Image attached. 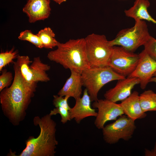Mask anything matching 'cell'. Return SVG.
I'll use <instances>...</instances> for the list:
<instances>
[{
  "label": "cell",
  "instance_id": "20",
  "mask_svg": "<svg viewBox=\"0 0 156 156\" xmlns=\"http://www.w3.org/2000/svg\"><path fill=\"white\" fill-rule=\"evenodd\" d=\"M18 53L17 51H14V48L9 51L0 53V71H1L6 66L14 62L13 60L17 58L18 55Z\"/></svg>",
  "mask_w": 156,
  "mask_h": 156
},
{
  "label": "cell",
  "instance_id": "22",
  "mask_svg": "<svg viewBox=\"0 0 156 156\" xmlns=\"http://www.w3.org/2000/svg\"><path fill=\"white\" fill-rule=\"evenodd\" d=\"M0 76V92L10 86L13 80L12 73L6 69L2 70Z\"/></svg>",
  "mask_w": 156,
  "mask_h": 156
},
{
  "label": "cell",
  "instance_id": "13",
  "mask_svg": "<svg viewBox=\"0 0 156 156\" xmlns=\"http://www.w3.org/2000/svg\"><path fill=\"white\" fill-rule=\"evenodd\" d=\"M75 101L74 106L69 111L71 120L74 119L77 124H79L87 117L97 116V112L91 107L92 101L86 88L84 90L83 96Z\"/></svg>",
  "mask_w": 156,
  "mask_h": 156
},
{
  "label": "cell",
  "instance_id": "14",
  "mask_svg": "<svg viewBox=\"0 0 156 156\" xmlns=\"http://www.w3.org/2000/svg\"><path fill=\"white\" fill-rule=\"evenodd\" d=\"M50 0H28L23 9L30 23H34L48 18L51 8Z\"/></svg>",
  "mask_w": 156,
  "mask_h": 156
},
{
  "label": "cell",
  "instance_id": "6",
  "mask_svg": "<svg viewBox=\"0 0 156 156\" xmlns=\"http://www.w3.org/2000/svg\"><path fill=\"white\" fill-rule=\"evenodd\" d=\"M86 51L90 67L107 66L112 47L104 35L94 33L84 38Z\"/></svg>",
  "mask_w": 156,
  "mask_h": 156
},
{
  "label": "cell",
  "instance_id": "4",
  "mask_svg": "<svg viewBox=\"0 0 156 156\" xmlns=\"http://www.w3.org/2000/svg\"><path fill=\"white\" fill-rule=\"evenodd\" d=\"M83 86L85 87L92 101L97 100L101 89L109 82L125 78L108 66L90 67L81 73Z\"/></svg>",
  "mask_w": 156,
  "mask_h": 156
},
{
  "label": "cell",
  "instance_id": "2",
  "mask_svg": "<svg viewBox=\"0 0 156 156\" xmlns=\"http://www.w3.org/2000/svg\"><path fill=\"white\" fill-rule=\"evenodd\" d=\"M36 125H38L40 131L35 138L30 137L26 141V147L19 156H54L58 143L56 139V123L49 114L40 118L34 119Z\"/></svg>",
  "mask_w": 156,
  "mask_h": 156
},
{
  "label": "cell",
  "instance_id": "5",
  "mask_svg": "<svg viewBox=\"0 0 156 156\" xmlns=\"http://www.w3.org/2000/svg\"><path fill=\"white\" fill-rule=\"evenodd\" d=\"M151 36L146 23L140 20L135 21L133 27L121 30L114 39L108 41V44L111 47L120 46L134 52L144 45Z\"/></svg>",
  "mask_w": 156,
  "mask_h": 156
},
{
  "label": "cell",
  "instance_id": "23",
  "mask_svg": "<svg viewBox=\"0 0 156 156\" xmlns=\"http://www.w3.org/2000/svg\"><path fill=\"white\" fill-rule=\"evenodd\" d=\"M144 46L147 53L156 61V39L151 36Z\"/></svg>",
  "mask_w": 156,
  "mask_h": 156
},
{
  "label": "cell",
  "instance_id": "29",
  "mask_svg": "<svg viewBox=\"0 0 156 156\" xmlns=\"http://www.w3.org/2000/svg\"><path fill=\"white\" fill-rule=\"evenodd\" d=\"M153 77H156V71L155 73L153 75Z\"/></svg>",
  "mask_w": 156,
  "mask_h": 156
},
{
  "label": "cell",
  "instance_id": "8",
  "mask_svg": "<svg viewBox=\"0 0 156 156\" xmlns=\"http://www.w3.org/2000/svg\"><path fill=\"white\" fill-rule=\"evenodd\" d=\"M136 129L135 121L123 115L113 123L104 126L102 129L103 139L110 144H116L121 139L128 141Z\"/></svg>",
  "mask_w": 156,
  "mask_h": 156
},
{
  "label": "cell",
  "instance_id": "3",
  "mask_svg": "<svg viewBox=\"0 0 156 156\" xmlns=\"http://www.w3.org/2000/svg\"><path fill=\"white\" fill-rule=\"evenodd\" d=\"M55 50L50 51L47 57L64 68L81 73L90 67L84 38L70 39L64 43L59 42Z\"/></svg>",
  "mask_w": 156,
  "mask_h": 156
},
{
  "label": "cell",
  "instance_id": "17",
  "mask_svg": "<svg viewBox=\"0 0 156 156\" xmlns=\"http://www.w3.org/2000/svg\"><path fill=\"white\" fill-rule=\"evenodd\" d=\"M150 4L148 0H135L132 7L125 10V13L126 16L133 18L135 22L145 20L156 24V20L148 11Z\"/></svg>",
  "mask_w": 156,
  "mask_h": 156
},
{
  "label": "cell",
  "instance_id": "16",
  "mask_svg": "<svg viewBox=\"0 0 156 156\" xmlns=\"http://www.w3.org/2000/svg\"><path fill=\"white\" fill-rule=\"evenodd\" d=\"M70 72V77L57 95L62 96H68L76 100L81 97L82 94L83 83L81 74L73 70H71Z\"/></svg>",
  "mask_w": 156,
  "mask_h": 156
},
{
  "label": "cell",
  "instance_id": "21",
  "mask_svg": "<svg viewBox=\"0 0 156 156\" xmlns=\"http://www.w3.org/2000/svg\"><path fill=\"white\" fill-rule=\"evenodd\" d=\"M19 39L29 41L35 45L37 47L41 49L43 48L38 36L34 34L31 31L26 30L22 31L18 37Z\"/></svg>",
  "mask_w": 156,
  "mask_h": 156
},
{
  "label": "cell",
  "instance_id": "9",
  "mask_svg": "<svg viewBox=\"0 0 156 156\" xmlns=\"http://www.w3.org/2000/svg\"><path fill=\"white\" fill-rule=\"evenodd\" d=\"M16 62L24 78L30 83L39 81L47 82L50 78L47 71L50 66L42 62L39 57H35L31 61L27 56L18 55Z\"/></svg>",
  "mask_w": 156,
  "mask_h": 156
},
{
  "label": "cell",
  "instance_id": "27",
  "mask_svg": "<svg viewBox=\"0 0 156 156\" xmlns=\"http://www.w3.org/2000/svg\"><path fill=\"white\" fill-rule=\"evenodd\" d=\"M58 3L59 4H60L62 3L65 2L66 0H53Z\"/></svg>",
  "mask_w": 156,
  "mask_h": 156
},
{
  "label": "cell",
  "instance_id": "10",
  "mask_svg": "<svg viewBox=\"0 0 156 156\" xmlns=\"http://www.w3.org/2000/svg\"><path fill=\"white\" fill-rule=\"evenodd\" d=\"M92 106L98 109L94 124L99 129H102L107 122L116 120L118 117L124 114L120 104L105 99H98L94 101Z\"/></svg>",
  "mask_w": 156,
  "mask_h": 156
},
{
  "label": "cell",
  "instance_id": "28",
  "mask_svg": "<svg viewBox=\"0 0 156 156\" xmlns=\"http://www.w3.org/2000/svg\"><path fill=\"white\" fill-rule=\"evenodd\" d=\"M149 82H154L156 83V77H152L150 79Z\"/></svg>",
  "mask_w": 156,
  "mask_h": 156
},
{
  "label": "cell",
  "instance_id": "25",
  "mask_svg": "<svg viewBox=\"0 0 156 156\" xmlns=\"http://www.w3.org/2000/svg\"><path fill=\"white\" fill-rule=\"evenodd\" d=\"M53 103L55 107H62L69 111L70 109L71 108L68 103L70 96H66L63 97L57 95H53Z\"/></svg>",
  "mask_w": 156,
  "mask_h": 156
},
{
  "label": "cell",
  "instance_id": "1",
  "mask_svg": "<svg viewBox=\"0 0 156 156\" xmlns=\"http://www.w3.org/2000/svg\"><path fill=\"white\" fill-rule=\"evenodd\" d=\"M13 64V82L9 87L0 92V101L4 113L13 123L17 125L22 120L34 96L37 83L27 81L16 62H14Z\"/></svg>",
  "mask_w": 156,
  "mask_h": 156
},
{
  "label": "cell",
  "instance_id": "18",
  "mask_svg": "<svg viewBox=\"0 0 156 156\" xmlns=\"http://www.w3.org/2000/svg\"><path fill=\"white\" fill-rule=\"evenodd\" d=\"M141 106L143 111H156V94L152 90L144 91L140 95Z\"/></svg>",
  "mask_w": 156,
  "mask_h": 156
},
{
  "label": "cell",
  "instance_id": "19",
  "mask_svg": "<svg viewBox=\"0 0 156 156\" xmlns=\"http://www.w3.org/2000/svg\"><path fill=\"white\" fill-rule=\"evenodd\" d=\"M37 35L39 37L43 48L52 49L57 47L58 42L55 39V35L49 27L40 30Z\"/></svg>",
  "mask_w": 156,
  "mask_h": 156
},
{
  "label": "cell",
  "instance_id": "26",
  "mask_svg": "<svg viewBox=\"0 0 156 156\" xmlns=\"http://www.w3.org/2000/svg\"><path fill=\"white\" fill-rule=\"evenodd\" d=\"M145 155L147 156H156V142L154 148L151 150L146 149L145 151Z\"/></svg>",
  "mask_w": 156,
  "mask_h": 156
},
{
  "label": "cell",
  "instance_id": "11",
  "mask_svg": "<svg viewBox=\"0 0 156 156\" xmlns=\"http://www.w3.org/2000/svg\"><path fill=\"white\" fill-rule=\"evenodd\" d=\"M139 55L138 65L134 70L129 76L139 79L140 88L144 89L156 71V61L152 58L144 49Z\"/></svg>",
  "mask_w": 156,
  "mask_h": 156
},
{
  "label": "cell",
  "instance_id": "12",
  "mask_svg": "<svg viewBox=\"0 0 156 156\" xmlns=\"http://www.w3.org/2000/svg\"><path fill=\"white\" fill-rule=\"evenodd\" d=\"M118 81L114 87L106 92L104 94L105 99L116 103L122 101L131 95L135 85L140 84L139 79L129 76Z\"/></svg>",
  "mask_w": 156,
  "mask_h": 156
},
{
  "label": "cell",
  "instance_id": "15",
  "mask_svg": "<svg viewBox=\"0 0 156 156\" xmlns=\"http://www.w3.org/2000/svg\"><path fill=\"white\" fill-rule=\"evenodd\" d=\"M124 114L135 121L137 119H142L146 116L141 106L140 95L137 91H134L126 99L120 103Z\"/></svg>",
  "mask_w": 156,
  "mask_h": 156
},
{
  "label": "cell",
  "instance_id": "24",
  "mask_svg": "<svg viewBox=\"0 0 156 156\" xmlns=\"http://www.w3.org/2000/svg\"><path fill=\"white\" fill-rule=\"evenodd\" d=\"M59 114L61 117V121L63 124L66 123L71 120L69 110L62 107H57L51 110L49 114L51 116Z\"/></svg>",
  "mask_w": 156,
  "mask_h": 156
},
{
  "label": "cell",
  "instance_id": "7",
  "mask_svg": "<svg viewBox=\"0 0 156 156\" xmlns=\"http://www.w3.org/2000/svg\"><path fill=\"white\" fill-rule=\"evenodd\" d=\"M139 54L121 46L112 47L107 65L118 74L126 77L135 70L139 60Z\"/></svg>",
  "mask_w": 156,
  "mask_h": 156
}]
</instances>
